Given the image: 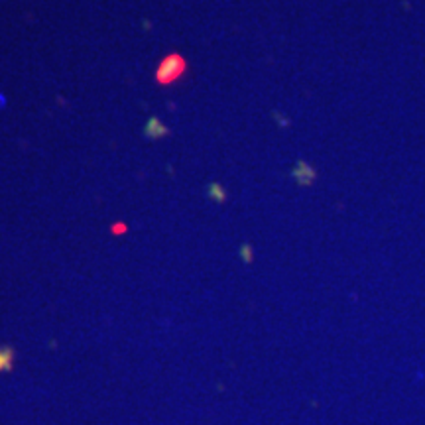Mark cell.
Returning <instances> with one entry per match:
<instances>
[{"mask_svg":"<svg viewBox=\"0 0 425 425\" xmlns=\"http://www.w3.org/2000/svg\"><path fill=\"white\" fill-rule=\"evenodd\" d=\"M209 197L215 199L217 203H223L227 199V193L223 191V187L218 186V183H209Z\"/></svg>","mask_w":425,"mask_h":425,"instance_id":"obj_3","label":"cell"},{"mask_svg":"<svg viewBox=\"0 0 425 425\" xmlns=\"http://www.w3.org/2000/svg\"><path fill=\"white\" fill-rule=\"evenodd\" d=\"M187 63L181 55H166L156 69V81L160 85H172L186 73Z\"/></svg>","mask_w":425,"mask_h":425,"instance_id":"obj_1","label":"cell"},{"mask_svg":"<svg viewBox=\"0 0 425 425\" xmlns=\"http://www.w3.org/2000/svg\"><path fill=\"white\" fill-rule=\"evenodd\" d=\"M144 134L148 136V138H152V140H158V138H164V136L167 134V128L164 125H162V120L160 118H150L148 120V125H146L144 128Z\"/></svg>","mask_w":425,"mask_h":425,"instance_id":"obj_2","label":"cell"}]
</instances>
